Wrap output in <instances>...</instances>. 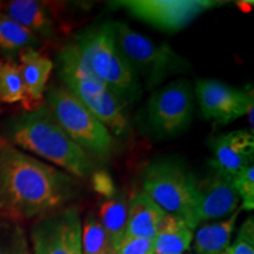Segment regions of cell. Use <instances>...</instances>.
Segmentation results:
<instances>
[{
  "label": "cell",
  "mask_w": 254,
  "mask_h": 254,
  "mask_svg": "<svg viewBox=\"0 0 254 254\" xmlns=\"http://www.w3.org/2000/svg\"><path fill=\"white\" fill-rule=\"evenodd\" d=\"M214 160L211 163L228 176L234 177L252 165L254 138L249 131H231L221 133L211 139Z\"/></svg>",
  "instance_id": "13"
},
{
  "label": "cell",
  "mask_w": 254,
  "mask_h": 254,
  "mask_svg": "<svg viewBox=\"0 0 254 254\" xmlns=\"http://www.w3.org/2000/svg\"><path fill=\"white\" fill-rule=\"evenodd\" d=\"M166 213L145 194H135L128 201V215L125 238L154 239Z\"/></svg>",
  "instance_id": "16"
},
{
  "label": "cell",
  "mask_w": 254,
  "mask_h": 254,
  "mask_svg": "<svg viewBox=\"0 0 254 254\" xmlns=\"http://www.w3.org/2000/svg\"><path fill=\"white\" fill-rule=\"evenodd\" d=\"M240 212L241 209L238 208L225 220L205 224L199 227L194 237L196 254H224L231 244L232 234Z\"/></svg>",
  "instance_id": "18"
},
{
  "label": "cell",
  "mask_w": 254,
  "mask_h": 254,
  "mask_svg": "<svg viewBox=\"0 0 254 254\" xmlns=\"http://www.w3.org/2000/svg\"><path fill=\"white\" fill-rule=\"evenodd\" d=\"M45 104L62 128L75 144L91 155L107 158L114 141L110 129L64 85L45 90Z\"/></svg>",
  "instance_id": "6"
},
{
  "label": "cell",
  "mask_w": 254,
  "mask_h": 254,
  "mask_svg": "<svg viewBox=\"0 0 254 254\" xmlns=\"http://www.w3.org/2000/svg\"><path fill=\"white\" fill-rule=\"evenodd\" d=\"M103 254H117V253H116V251H114V249H110L109 251H106V252Z\"/></svg>",
  "instance_id": "28"
},
{
  "label": "cell",
  "mask_w": 254,
  "mask_h": 254,
  "mask_svg": "<svg viewBox=\"0 0 254 254\" xmlns=\"http://www.w3.org/2000/svg\"><path fill=\"white\" fill-rule=\"evenodd\" d=\"M195 177L174 160H158L142 173V194L166 214L182 219L190 230L198 227Z\"/></svg>",
  "instance_id": "5"
},
{
  "label": "cell",
  "mask_w": 254,
  "mask_h": 254,
  "mask_svg": "<svg viewBox=\"0 0 254 254\" xmlns=\"http://www.w3.org/2000/svg\"><path fill=\"white\" fill-rule=\"evenodd\" d=\"M0 103H21L26 110V91L19 65L13 60H0Z\"/></svg>",
  "instance_id": "21"
},
{
  "label": "cell",
  "mask_w": 254,
  "mask_h": 254,
  "mask_svg": "<svg viewBox=\"0 0 254 254\" xmlns=\"http://www.w3.org/2000/svg\"><path fill=\"white\" fill-rule=\"evenodd\" d=\"M224 254H254V220L251 215L241 225L236 239Z\"/></svg>",
  "instance_id": "25"
},
{
  "label": "cell",
  "mask_w": 254,
  "mask_h": 254,
  "mask_svg": "<svg viewBox=\"0 0 254 254\" xmlns=\"http://www.w3.org/2000/svg\"><path fill=\"white\" fill-rule=\"evenodd\" d=\"M32 254H82L81 221L75 207L38 218L31 230Z\"/></svg>",
  "instance_id": "9"
},
{
  "label": "cell",
  "mask_w": 254,
  "mask_h": 254,
  "mask_svg": "<svg viewBox=\"0 0 254 254\" xmlns=\"http://www.w3.org/2000/svg\"><path fill=\"white\" fill-rule=\"evenodd\" d=\"M0 254H32L20 222L0 215Z\"/></svg>",
  "instance_id": "23"
},
{
  "label": "cell",
  "mask_w": 254,
  "mask_h": 254,
  "mask_svg": "<svg viewBox=\"0 0 254 254\" xmlns=\"http://www.w3.org/2000/svg\"><path fill=\"white\" fill-rule=\"evenodd\" d=\"M112 4L125 8L133 17L152 26L176 32L222 2L212 0H123Z\"/></svg>",
  "instance_id": "10"
},
{
  "label": "cell",
  "mask_w": 254,
  "mask_h": 254,
  "mask_svg": "<svg viewBox=\"0 0 254 254\" xmlns=\"http://www.w3.org/2000/svg\"><path fill=\"white\" fill-rule=\"evenodd\" d=\"M19 69L23 78L30 111L43 103L47 81L53 69V62L36 49H25L19 52Z\"/></svg>",
  "instance_id": "14"
},
{
  "label": "cell",
  "mask_w": 254,
  "mask_h": 254,
  "mask_svg": "<svg viewBox=\"0 0 254 254\" xmlns=\"http://www.w3.org/2000/svg\"><path fill=\"white\" fill-rule=\"evenodd\" d=\"M233 183L240 196V209L253 211L254 208V166L246 167L233 177Z\"/></svg>",
  "instance_id": "24"
},
{
  "label": "cell",
  "mask_w": 254,
  "mask_h": 254,
  "mask_svg": "<svg viewBox=\"0 0 254 254\" xmlns=\"http://www.w3.org/2000/svg\"><path fill=\"white\" fill-rule=\"evenodd\" d=\"M94 184L95 187H97V190L100 193H104L107 196L112 195L114 193V187L111 183L110 178L106 176V174L103 173H97V176L94 178Z\"/></svg>",
  "instance_id": "27"
},
{
  "label": "cell",
  "mask_w": 254,
  "mask_h": 254,
  "mask_svg": "<svg viewBox=\"0 0 254 254\" xmlns=\"http://www.w3.org/2000/svg\"><path fill=\"white\" fill-rule=\"evenodd\" d=\"M195 94L206 119L226 125L247 113L253 104V91H240L214 79L195 82Z\"/></svg>",
  "instance_id": "11"
},
{
  "label": "cell",
  "mask_w": 254,
  "mask_h": 254,
  "mask_svg": "<svg viewBox=\"0 0 254 254\" xmlns=\"http://www.w3.org/2000/svg\"><path fill=\"white\" fill-rule=\"evenodd\" d=\"M114 251L117 254H153V239L124 238Z\"/></svg>",
  "instance_id": "26"
},
{
  "label": "cell",
  "mask_w": 254,
  "mask_h": 254,
  "mask_svg": "<svg viewBox=\"0 0 254 254\" xmlns=\"http://www.w3.org/2000/svg\"><path fill=\"white\" fill-rule=\"evenodd\" d=\"M193 107L192 86L179 79L153 92L147 104V123L158 135H177L190 124Z\"/></svg>",
  "instance_id": "8"
},
{
  "label": "cell",
  "mask_w": 254,
  "mask_h": 254,
  "mask_svg": "<svg viewBox=\"0 0 254 254\" xmlns=\"http://www.w3.org/2000/svg\"><path fill=\"white\" fill-rule=\"evenodd\" d=\"M116 45L136 77L155 87L177 73L186 72L187 63L166 44H155L120 21L112 23Z\"/></svg>",
  "instance_id": "7"
},
{
  "label": "cell",
  "mask_w": 254,
  "mask_h": 254,
  "mask_svg": "<svg viewBox=\"0 0 254 254\" xmlns=\"http://www.w3.org/2000/svg\"><path fill=\"white\" fill-rule=\"evenodd\" d=\"M40 39L17 21L0 13V52L7 57L19 55L25 49H36Z\"/></svg>",
  "instance_id": "20"
},
{
  "label": "cell",
  "mask_w": 254,
  "mask_h": 254,
  "mask_svg": "<svg viewBox=\"0 0 254 254\" xmlns=\"http://www.w3.org/2000/svg\"><path fill=\"white\" fill-rule=\"evenodd\" d=\"M57 68L64 86L72 92L107 128L123 134L127 128L126 105L92 73L80 56L74 43L60 51Z\"/></svg>",
  "instance_id": "4"
},
{
  "label": "cell",
  "mask_w": 254,
  "mask_h": 254,
  "mask_svg": "<svg viewBox=\"0 0 254 254\" xmlns=\"http://www.w3.org/2000/svg\"><path fill=\"white\" fill-rule=\"evenodd\" d=\"M74 45L88 69L124 104L139 99L140 82L116 45L112 23L87 28L79 34Z\"/></svg>",
  "instance_id": "3"
},
{
  "label": "cell",
  "mask_w": 254,
  "mask_h": 254,
  "mask_svg": "<svg viewBox=\"0 0 254 254\" xmlns=\"http://www.w3.org/2000/svg\"><path fill=\"white\" fill-rule=\"evenodd\" d=\"M2 13L36 36L51 38L55 34V21L49 7L34 0H13L4 6Z\"/></svg>",
  "instance_id": "15"
},
{
  "label": "cell",
  "mask_w": 254,
  "mask_h": 254,
  "mask_svg": "<svg viewBox=\"0 0 254 254\" xmlns=\"http://www.w3.org/2000/svg\"><path fill=\"white\" fill-rule=\"evenodd\" d=\"M0 136L74 178H88L95 168L93 157L69 138L45 103L6 119L0 125Z\"/></svg>",
  "instance_id": "2"
},
{
  "label": "cell",
  "mask_w": 254,
  "mask_h": 254,
  "mask_svg": "<svg viewBox=\"0 0 254 254\" xmlns=\"http://www.w3.org/2000/svg\"><path fill=\"white\" fill-rule=\"evenodd\" d=\"M82 254H103L113 249L99 217L88 212L81 224Z\"/></svg>",
  "instance_id": "22"
},
{
  "label": "cell",
  "mask_w": 254,
  "mask_h": 254,
  "mask_svg": "<svg viewBox=\"0 0 254 254\" xmlns=\"http://www.w3.org/2000/svg\"><path fill=\"white\" fill-rule=\"evenodd\" d=\"M193 231L182 219L166 214L153 239V254H184L190 247Z\"/></svg>",
  "instance_id": "17"
},
{
  "label": "cell",
  "mask_w": 254,
  "mask_h": 254,
  "mask_svg": "<svg viewBox=\"0 0 254 254\" xmlns=\"http://www.w3.org/2000/svg\"><path fill=\"white\" fill-rule=\"evenodd\" d=\"M77 179L19 150L0 136V215L21 222L62 208Z\"/></svg>",
  "instance_id": "1"
},
{
  "label": "cell",
  "mask_w": 254,
  "mask_h": 254,
  "mask_svg": "<svg viewBox=\"0 0 254 254\" xmlns=\"http://www.w3.org/2000/svg\"><path fill=\"white\" fill-rule=\"evenodd\" d=\"M128 201L122 194L113 193L101 204L99 219L113 249L122 243L126 233Z\"/></svg>",
  "instance_id": "19"
},
{
  "label": "cell",
  "mask_w": 254,
  "mask_h": 254,
  "mask_svg": "<svg viewBox=\"0 0 254 254\" xmlns=\"http://www.w3.org/2000/svg\"><path fill=\"white\" fill-rule=\"evenodd\" d=\"M240 202L233 183L228 176L211 163V172L201 182H196V219L198 224L230 217Z\"/></svg>",
  "instance_id": "12"
}]
</instances>
